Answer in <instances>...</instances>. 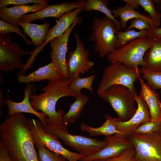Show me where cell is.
I'll list each match as a JSON object with an SVG mask.
<instances>
[{"mask_svg":"<svg viewBox=\"0 0 161 161\" xmlns=\"http://www.w3.org/2000/svg\"><path fill=\"white\" fill-rule=\"evenodd\" d=\"M0 138L13 161H39L31 129L22 113L10 115L0 125Z\"/></svg>","mask_w":161,"mask_h":161,"instance_id":"6da1fadb","label":"cell"},{"mask_svg":"<svg viewBox=\"0 0 161 161\" xmlns=\"http://www.w3.org/2000/svg\"><path fill=\"white\" fill-rule=\"evenodd\" d=\"M72 78L63 80L60 79L55 80H49L47 84L42 88V93L37 95H29L30 103L37 111L40 110L47 116L48 124H61L63 123L62 119L65 113L64 111L60 109L56 111V106L58 100L65 97H75L77 94L70 90V85Z\"/></svg>","mask_w":161,"mask_h":161,"instance_id":"7a4b0ae2","label":"cell"},{"mask_svg":"<svg viewBox=\"0 0 161 161\" xmlns=\"http://www.w3.org/2000/svg\"><path fill=\"white\" fill-rule=\"evenodd\" d=\"M43 128L45 131L54 134L65 144L85 156L98 152L106 145L104 140L100 141L83 135L70 134L68 125L63 123L47 124Z\"/></svg>","mask_w":161,"mask_h":161,"instance_id":"3957f363","label":"cell"},{"mask_svg":"<svg viewBox=\"0 0 161 161\" xmlns=\"http://www.w3.org/2000/svg\"><path fill=\"white\" fill-rule=\"evenodd\" d=\"M89 39L93 42L94 52L103 58L116 49V34L118 30L113 21L105 17L95 18L92 23Z\"/></svg>","mask_w":161,"mask_h":161,"instance_id":"277c9868","label":"cell"},{"mask_svg":"<svg viewBox=\"0 0 161 161\" xmlns=\"http://www.w3.org/2000/svg\"><path fill=\"white\" fill-rule=\"evenodd\" d=\"M135 94L125 86L115 85L98 95L109 104L120 121L125 122L131 119L136 111Z\"/></svg>","mask_w":161,"mask_h":161,"instance_id":"5b68a950","label":"cell"},{"mask_svg":"<svg viewBox=\"0 0 161 161\" xmlns=\"http://www.w3.org/2000/svg\"><path fill=\"white\" fill-rule=\"evenodd\" d=\"M138 66L131 67L117 62L105 68L97 91L98 95L110 86L120 85L128 88L134 94L137 93L134 82L140 74Z\"/></svg>","mask_w":161,"mask_h":161,"instance_id":"8992f818","label":"cell"},{"mask_svg":"<svg viewBox=\"0 0 161 161\" xmlns=\"http://www.w3.org/2000/svg\"><path fill=\"white\" fill-rule=\"evenodd\" d=\"M152 44L145 37L137 38L109 54L107 60L111 64L120 62L131 67H144V56Z\"/></svg>","mask_w":161,"mask_h":161,"instance_id":"52a82bcc","label":"cell"},{"mask_svg":"<svg viewBox=\"0 0 161 161\" xmlns=\"http://www.w3.org/2000/svg\"><path fill=\"white\" fill-rule=\"evenodd\" d=\"M34 144H40L54 153L60 155L68 161L80 160L85 156L71 151L64 147L62 142L54 134L45 131L41 122L37 120L27 119Z\"/></svg>","mask_w":161,"mask_h":161,"instance_id":"ba28073f","label":"cell"},{"mask_svg":"<svg viewBox=\"0 0 161 161\" xmlns=\"http://www.w3.org/2000/svg\"><path fill=\"white\" fill-rule=\"evenodd\" d=\"M128 139L135 150L137 161H161V137L159 133L132 134Z\"/></svg>","mask_w":161,"mask_h":161,"instance_id":"9c48e42d","label":"cell"},{"mask_svg":"<svg viewBox=\"0 0 161 161\" xmlns=\"http://www.w3.org/2000/svg\"><path fill=\"white\" fill-rule=\"evenodd\" d=\"M30 51L21 49L13 41L9 33L0 34V70L8 72L15 68L22 71L24 64L21 56L30 54Z\"/></svg>","mask_w":161,"mask_h":161,"instance_id":"30bf717a","label":"cell"},{"mask_svg":"<svg viewBox=\"0 0 161 161\" xmlns=\"http://www.w3.org/2000/svg\"><path fill=\"white\" fill-rule=\"evenodd\" d=\"M76 46L75 49L70 51L66 58L69 78H75L81 73L87 72L95 65L89 59V51L84 46L78 34H74Z\"/></svg>","mask_w":161,"mask_h":161,"instance_id":"8fae6325","label":"cell"},{"mask_svg":"<svg viewBox=\"0 0 161 161\" xmlns=\"http://www.w3.org/2000/svg\"><path fill=\"white\" fill-rule=\"evenodd\" d=\"M76 21L61 36L56 38L50 42L51 50L50 56L60 79L65 80L69 78L66 61L68 51V43L70 35L77 24Z\"/></svg>","mask_w":161,"mask_h":161,"instance_id":"7c38bea8","label":"cell"},{"mask_svg":"<svg viewBox=\"0 0 161 161\" xmlns=\"http://www.w3.org/2000/svg\"><path fill=\"white\" fill-rule=\"evenodd\" d=\"M87 1L79 0L75 1L65 2L47 7L37 12L23 15L19 19L22 22L30 23L36 20H43L44 18L53 17L59 18L66 13L80 7H84Z\"/></svg>","mask_w":161,"mask_h":161,"instance_id":"4fadbf2b","label":"cell"},{"mask_svg":"<svg viewBox=\"0 0 161 161\" xmlns=\"http://www.w3.org/2000/svg\"><path fill=\"white\" fill-rule=\"evenodd\" d=\"M134 96L137 104L136 111L129 120L125 122L119 120L117 123L116 127L120 134L116 137L128 139L129 135L140 124L145 122L151 120L146 103L137 93L134 94Z\"/></svg>","mask_w":161,"mask_h":161,"instance_id":"5bb4252c","label":"cell"},{"mask_svg":"<svg viewBox=\"0 0 161 161\" xmlns=\"http://www.w3.org/2000/svg\"><path fill=\"white\" fill-rule=\"evenodd\" d=\"M106 145L101 150L93 154L85 156L80 160L89 161L96 159H107L118 156L126 150L134 147L133 144L128 138L114 136H106L104 140Z\"/></svg>","mask_w":161,"mask_h":161,"instance_id":"9a60e30c","label":"cell"},{"mask_svg":"<svg viewBox=\"0 0 161 161\" xmlns=\"http://www.w3.org/2000/svg\"><path fill=\"white\" fill-rule=\"evenodd\" d=\"M84 7H79L66 13L57 20L55 25L49 29L42 45L40 47L35 49V53L38 54L49 42L62 35L74 23L78 21L80 23L82 20V18L78 16V15L83 11Z\"/></svg>","mask_w":161,"mask_h":161,"instance_id":"2e32d148","label":"cell"},{"mask_svg":"<svg viewBox=\"0 0 161 161\" xmlns=\"http://www.w3.org/2000/svg\"><path fill=\"white\" fill-rule=\"evenodd\" d=\"M33 85L32 84L27 83L24 89V98L20 102H16L12 100L8 95L6 99L4 100V103L7 105L8 110L7 117L11 114L16 113L24 112L31 113L36 116L44 126L48 124L46 120L47 116L44 113L35 110L31 105L29 100V95L30 92H32V90Z\"/></svg>","mask_w":161,"mask_h":161,"instance_id":"e0dca14e","label":"cell"},{"mask_svg":"<svg viewBox=\"0 0 161 161\" xmlns=\"http://www.w3.org/2000/svg\"><path fill=\"white\" fill-rule=\"evenodd\" d=\"M138 79L141 87L139 96L148 106L151 120L161 122V101L158 93L145 83L140 74L138 75Z\"/></svg>","mask_w":161,"mask_h":161,"instance_id":"ac0fdd59","label":"cell"},{"mask_svg":"<svg viewBox=\"0 0 161 161\" xmlns=\"http://www.w3.org/2000/svg\"><path fill=\"white\" fill-rule=\"evenodd\" d=\"M48 4L39 3L31 5H16L8 7L5 6L0 7V18L15 26L18 27L19 19L23 15L30 12H37L45 8Z\"/></svg>","mask_w":161,"mask_h":161,"instance_id":"d6986e66","label":"cell"},{"mask_svg":"<svg viewBox=\"0 0 161 161\" xmlns=\"http://www.w3.org/2000/svg\"><path fill=\"white\" fill-rule=\"evenodd\" d=\"M105 117L106 121L99 127H93L82 123L79 126L80 129L81 131L86 132L92 136L100 135L109 136L113 135L116 137L119 135L120 133L116 127L117 123L120 120L117 117H113L107 114L105 115Z\"/></svg>","mask_w":161,"mask_h":161,"instance_id":"ffe728a7","label":"cell"},{"mask_svg":"<svg viewBox=\"0 0 161 161\" xmlns=\"http://www.w3.org/2000/svg\"><path fill=\"white\" fill-rule=\"evenodd\" d=\"M18 23L23 28L24 33L27 35L31 40L32 44L35 48L40 47L45 40L49 29V23L45 22L38 24L30 23H24L18 21Z\"/></svg>","mask_w":161,"mask_h":161,"instance_id":"44dd1931","label":"cell"},{"mask_svg":"<svg viewBox=\"0 0 161 161\" xmlns=\"http://www.w3.org/2000/svg\"><path fill=\"white\" fill-rule=\"evenodd\" d=\"M20 83H30L43 80H55L60 79L57 70L52 62L42 67L27 75L18 74Z\"/></svg>","mask_w":161,"mask_h":161,"instance_id":"7402d4cb","label":"cell"},{"mask_svg":"<svg viewBox=\"0 0 161 161\" xmlns=\"http://www.w3.org/2000/svg\"><path fill=\"white\" fill-rule=\"evenodd\" d=\"M112 12L115 18L118 17L120 18L121 26L123 29L127 27L128 20L137 18H142L148 21L151 28L156 27L154 22L150 17L141 13L128 4H126L123 6L117 7L116 8L112 10Z\"/></svg>","mask_w":161,"mask_h":161,"instance_id":"603a6c76","label":"cell"},{"mask_svg":"<svg viewBox=\"0 0 161 161\" xmlns=\"http://www.w3.org/2000/svg\"><path fill=\"white\" fill-rule=\"evenodd\" d=\"M151 47L145 53L144 67L154 72H161V39L152 40Z\"/></svg>","mask_w":161,"mask_h":161,"instance_id":"cb8c5ba5","label":"cell"},{"mask_svg":"<svg viewBox=\"0 0 161 161\" xmlns=\"http://www.w3.org/2000/svg\"><path fill=\"white\" fill-rule=\"evenodd\" d=\"M74 97V101L70 105L69 110L63 117L62 123L66 124L76 122L89 100L87 96L81 93L77 94Z\"/></svg>","mask_w":161,"mask_h":161,"instance_id":"d4e9b609","label":"cell"},{"mask_svg":"<svg viewBox=\"0 0 161 161\" xmlns=\"http://www.w3.org/2000/svg\"><path fill=\"white\" fill-rule=\"evenodd\" d=\"M126 4L130 5L134 9L141 6L145 11L147 12L150 18L154 22L156 27L160 24L161 13L158 11L154 4L153 0H123Z\"/></svg>","mask_w":161,"mask_h":161,"instance_id":"484cf974","label":"cell"},{"mask_svg":"<svg viewBox=\"0 0 161 161\" xmlns=\"http://www.w3.org/2000/svg\"><path fill=\"white\" fill-rule=\"evenodd\" d=\"M109 6V2L106 0H88L83 11L87 12L97 11L103 13L106 17L113 21L117 30L120 31L122 28L120 22L117 21L114 17L112 10L108 8Z\"/></svg>","mask_w":161,"mask_h":161,"instance_id":"4316f807","label":"cell"},{"mask_svg":"<svg viewBox=\"0 0 161 161\" xmlns=\"http://www.w3.org/2000/svg\"><path fill=\"white\" fill-rule=\"evenodd\" d=\"M148 30H145L137 31L132 29L123 32L118 31L116 34V49L121 48L137 38L146 37Z\"/></svg>","mask_w":161,"mask_h":161,"instance_id":"83f0119b","label":"cell"},{"mask_svg":"<svg viewBox=\"0 0 161 161\" xmlns=\"http://www.w3.org/2000/svg\"><path fill=\"white\" fill-rule=\"evenodd\" d=\"M95 77V75L92 74L85 78H81L79 76L75 77L72 79L69 86V89L72 92L76 94L81 93L82 89H88L93 94L92 84Z\"/></svg>","mask_w":161,"mask_h":161,"instance_id":"f1b7e54d","label":"cell"},{"mask_svg":"<svg viewBox=\"0 0 161 161\" xmlns=\"http://www.w3.org/2000/svg\"><path fill=\"white\" fill-rule=\"evenodd\" d=\"M141 78L146 80V84L152 89H160L161 95V72H154L142 66L139 70Z\"/></svg>","mask_w":161,"mask_h":161,"instance_id":"f546056e","label":"cell"},{"mask_svg":"<svg viewBox=\"0 0 161 161\" xmlns=\"http://www.w3.org/2000/svg\"><path fill=\"white\" fill-rule=\"evenodd\" d=\"M38 151L39 161H67L63 156L49 150L40 144H35Z\"/></svg>","mask_w":161,"mask_h":161,"instance_id":"4dcf8cb0","label":"cell"},{"mask_svg":"<svg viewBox=\"0 0 161 161\" xmlns=\"http://www.w3.org/2000/svg\"><path fill=\"white\" fill-rule=\"evenodd\" d=\"M161 129V122L149 120L142 123L133 131L132 134H155L159 133Z\"/></svg>","mask_w":161,"mask_h":161,"instance_id":"1f68e13d","label":"cell"},{"mask_svg":"<svg viewBox=\"0 0 161 161\" xmlns=\"http://www.w3.org/2000/svg\"><path fill=\"white\" fill-rule=\"evenodd\" d=\"M22 31V30L18 27L13 25L6 21L0 20V34L14 32L21 36L27 45H30L32 44L31 41L27 39V35L24 34Z\"/></svg>","mask_w":161,"mask_h":161,"instance_id":"d6a6232c","label":"cell"},{"mask_svg":"<svg viewBox=\"0 0 161 161\" xmlns=\"http://www.w3.org/2000/svg\"><path fill=\"white\" fill-rule=\"evenodd\" d=\"M30 3H39L48 4V2L44 0H0V7L11 4L24 5Z\"/></svg>","mask_w":161,"mask_h":161,"instance_id":"836d02e7","label":"cell"},{"mask_svg":"<svg viewBox=\"0 0 161 161\" xmlns=\"http://www.w3.org/2000/svg\"><path fill=\"white\" fill-rule=\"evenodd\" d=\"M134 28L141 31L145 30H149L151 27L147 21L142 18H137L131 20L130 24L126 30L127 31Z\"/></svg>","mask_w":161,"mask_h":161,"instance_id":"e575fe53","label":"cell"},{"mask_svg":"<svg viewBox=\"0 0 161 161\" xmlns=\"http://www.w3.org/2000/svg\"><path fill=\"white\" fill-rule=\"evenodd\" d=\"M135 150L134 147L126 150L122 154L106 159V161H137L134 158Z\"/></svg>","mask_w":161,"mask_h":161,"instance_id":"d590c367","label":"cell"},{"mask_svg":"<svg viewBox=\"0 0 161 161\" xmlns=\"http://www.w3.org/2000/svg\"><path fill=\"white\" fill-rule=\"evenodd\" d=\"M146 37L150 40L161 39V27L151 28L148 30Z\"/></svg>","mask_w":161,"mask_h":161,"instance_id":"8d00e7d4","label":"cell"},{"mask_svg":"<svg viewBox=\"0 0 161 161\" xmlns=\"http://www.w3.org/2000/svg\"><path fill=\"white\" fill-rule=\"evenodd\" d=\"M0 161H13L0 138Z\"/></svg>","mask_w":161,"mask_h":161,"instance_id":"74e56055","label":"cell"},{"mask_svg":"<svg viewBox=\"0 0 161 161\" xmlns=\"http://www.w3.org/2000/svg\"><path fill=\"white\" fill-rule=\"evenodd\" d=\"M153 1L156 4L157 9L161 10V0H153Z\"/></svg>","mask_w":161,"mask_h":161,"instance_id":"f35d334b","label":"cell"},{"mask_svg":"<svg viewBox=\"0 0 161 161\" xmlns=\"http://www.w3.org/2000/svg\"><path fill=\"white\" fill-rule=\"evenodd\" d=\"M89 161H106V159H96Z\"/></svg>","mask_w":161,"mask_h":161,"instance_id":"ab89813d","label":"cell"},{"mask_svg":"<svg viewBox=\"0 0 161 161\" xmlns=\"http://www.w3.org/2000/svg\"><path fill=\"white\" fill-rule=\"evenodd\" d=\"M159 135H160V136L161 137V129L160 131L159 132Z\"/></svg>","mask_w":161,"mask_h":161,"instance_id":"60d3db41","label":"cell"},{"mask_svg":"<svg viewBox=\"0 0 161 161\" xmlns=\"http://www.w3.org/2000/svg\"><path fill=\"white\" fill-rule=\"evenodd\" d=\"M78 161H80V160H78Z\"/></svg>","mask_w":161,"mask_h":161,"instance_id":"b9f144b4","label":"cell"}]
</instances>
